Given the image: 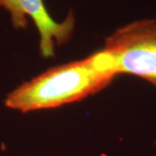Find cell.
Masks as SVG:
<instances>
[{
    "label": "cell",
    "instance_id": "obj_2",
    "mask_svg": "<svg viewBox=\"0 0 156 156\" xmlns=\"http://www.w3.org/2000/svg\"><path fill=\"white\" fill-rule=\"evenodd\" d=\"M101 51L115 75L129 74L156 86V19H142L115 30Z\"/></svg>",
    "mask_w": 156,
    "mask_h": 156
},
{
    "label": "cell",
    "instance_id": "obj_3",
    "mask_svg": "<svg viewBox=\"0 0 156 156\" xmlns=\"http://www.w3.org/2000/svg\"><path fill=\"white\" fill-rule=\"evenodd\" d=\"M0 7L11 17L13 27L17 30L27 28V17L32 18L38 30L40 52L44 57L55 55V44L61 46L72 37L76 19L73 13L56 22L50 17L43 0H0Z\"/></svg>",
    "mask_w": 156,
    "mask_h": 156
},
{
    "label": "cell",
    "instance_id": "obj_1",
    "mask_svg": "<svg viewBox=\"0 0 156 156\" xmlns=\"http://www.w3.org/2000/svg\"><path fill=\"white\" fill-rule=\"evenodd\" d=\"M115 76L100 50L82 60L51 68L19 85L7 95L5 105L22 113L55 108L94 95Z\"/></svg>",
    "mask_w": 156,
    "mask_h": 156
}]
</instances>
